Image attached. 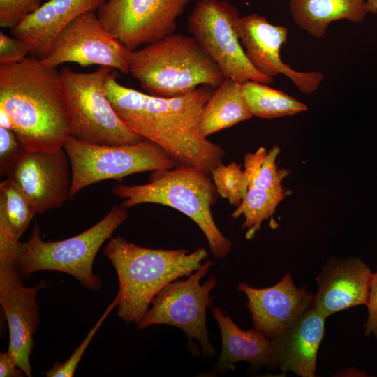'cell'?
Segmentation results:
<instances>
[{"instance_id": "obj_1", "label": "cell", "mask_w": 377, "mask_h": 377, "mask_svg": "<svg viewBox=\"0 0 377 377\" xmlns=\"http://www.w3.org/2000/svg\"><path fill=\"white\" fill-rule=\"evenodd\" d=\"M113 70L105 92L122 121L142 138L158 145L177 164L208 173L222 163L223 148L204 137L200 119L216 89L202 85L188 94L165 98L142 93L117 81Z\"/></svg>"}, {"instance_id": "obj_2", "label": "cell", "mask_w": 377, "mask_h": 377, "mask_svg": "<svg viewBox=\"0 0 377 377\" xmlns=\"http://www.w3.org/2000/svg\"><path fill=\"white\" fill-rule=\"evenodd\" d=\"M0 109L24 149L59 150L71 136L59 71L34 56L0 64Z\"/></svg>"}, {"instance_id": "obj_3", "label": "cell", "mask_w": 377, "mask_h": 377, "mask_svg": "<svg viewBox=\"0 0 377 377\" xmlns=\"http://www.w3.org/2000/svg\"><path fill=\"white\" fill-rule=\"evenodd\" d=\"M103 253L118 276L117 315L126 323L137 325L163 287L197 271L208 255L204 248L190 252L142 247L121 236L112 237Z\"/></svg>"}, {"instance_id": "obj_4", "label": "cell", "mask_w": 377, "mask_h": 377, "mask_svg": "<svg viewBox=\"0 0 377 377\" xmlns=\"http://www.w3.org/2000/svg\"><path fill=\"white\" fill-rule=\"evenodd\" d=\"M112 191L124 199L121 205L126 209L154 203L181 212L201 229L215 258H224L229 253L231 242L219 230L212 214L211 207L219 195L210 173L192 165H179L151 171L147 184H118Z\"/></svg>"}, {"instance_id": "obj_5", "label": "cell", "mask_w": 377, "mask_h": 377, "mask_svg": "<svg viewBox=\"0 0 377 377\" xmlns=\"http://www.w3.org/2000/svg\"><path fill=\"white\" fill-rule=\"evenodd\" d=\"M129 73L149 94L171 98L226 79L193 36L170 34L131 52Z\"/></svg>"}, {"instance_id": "obj_6", "label": "cell", "mask_w": 377, "mask_h": 377, "mask_svg": "<svg viewBox=\"0 0 377 377\" xmlns=\"http://www.w3.org/2000/svg\"><path fill=\"white\" fill-rule=\"evenodd\" d=\"M127 218L126 208L115 205L89 229L54 242H45L40 237V227L36 223L29 239L21 243L18 260L22 276L25 278L38 271L61 272L73 276L89 290H98L102 282L93 272L95 257Z\"/></svg>"}, {"instance_id": "obj_7", "label": "cell", "mask_w": 377, "mask_h": 377, "mask_svg": "<svg viewBox=\"0 0 377 377\" xmlns=\"http://www.w3.org/2000/svg\"><path fill=\"white\" fill-rule=\"evenodd\" d=\"M112 71L98 66L91 73L76 72L67 66L59 71L71 137L89 144L108 145L145 140L122 121L105 94V80Z\"/></svg>"}, {"instance_id": "obj_8", "label": "cell", "mask_w": 377, "mask_h": 377, "mask_svg": "<svg viewBox=\"0 0 377 377\" xmlns=\"http://www.w3.org/2000/svg\"><path fill=\"white\" fill-rule=\"evenodd\" d=\"M64 149L71 170L69 198L103 180L121 181L129 175L177 165L158 145L145 139L134 144L108 145L89 144L70 136Z\"/></svg>"}, {"instance_id": "obj_9", "label": "cell", "mask_w": 377, "mask_h": 377, "mask_svg": "<svg viewBox=\"0 0 377 377\" xmlns=\"http://www.w3.org/2000/svg\"><path fill=\"white\" fill-rule=\"evenodd\" d=\"M213 265V262L207 260L187 279H177L163 287L152 299L151 306L137 325L138 328L160 324L177 327L187 337L193 352L197 345L193 340L196 339L204 355L214 357L215 350L209 339L206 325V310L212 305L210 293L217 279L212 276L200 283Z\"/></svg>"}, {"instance_id": "obj_10", "label": "cell", "mask_w": 377, "mask_h": 377, "mask_svg": "<svg viewBox=\"0 0 377 377\" xmlns=\"http://www.w3.org/2000/svg\"><path fill=\"white\" fill-rule=\"evenodd\" d=\"M21 242L0 234V304L9 328L8 353L28 377L31 376L30 355L33 336L39 323L36 300L45 280L34 287L23 285L19 269Z\"/></svg>"}, {"instance_id": "obj_11", "label": "cell", "mask_w": 377, "mask_h": 377, "mask_svg": "<svg viewBox=\"0 0 377 377\" xmlns=\"http://www.w3.org/2000/svg\"><path fill=\"white\" fill-rule=\"evenodd\" d=\"M239 17L238 9L228 1L199 0L188 19V27L225 78L241 84H271L274 78L258 71L246 55L235 28Z\"/></svg>"}, {"instance_id": "obj_12", "label": "cell", "mask_w": 377, "mask_h": 377, "mask_svg": "<svg viewBox=\"0 0 377 377\" xmlns=\"http://www.w3.org/2000/svg\"><path fill=\"white\" fill-rule=\"evenodd\" d=\"M132 51L101 24L96 11H87L71 22L55 38L41 60L46 66L73 62L81 66H108L128 73Z\"/></svg>"}, {"instance_id": "obj_13", "label": "cell", "mask_w": 377, "mask_h": 377, "mask_svg": "<svg viewBox=\"0 0 377 377\" xmlns=\"http://www.w3.org/2000/svg\"><path fill=\"white\" fill-rule=\"evenodd\" d=\"M191 0H106L96 10L103 26L133 51L172 34Z\"/></svg>"}, {"instance_id": "obj_14", "label": "cell", "mask_w": 377, "mask_h": 377, "mask_svg": "<svg viewBox=\"0 0 377 377\" xmlns=\"http://www.w3.org/2000/svg\"><path fill=\"white\" fill-rule=\"evenodd\" d=\"M23 192L34 212L57 209L69 198L71 170L64 148L23 149L4 174Z\"/></svg>"}, {"instance_id": "obj_15", "label": "cell", "mask_w": 377, "mask_h": 377, "mask_svg": "<svg viewBox=\"0 0 377 377\" xmlns=\"http://www.w3.org/2000/svg\"><path fill=\"white\" fill-rule=\"evenodd\" d=\"M235 31L252 66L263 75L274 78L283 74L302 93L315 91L323 80L320 71L300 72L284 63L280 49L286 42L288 29L274 25L256 13L239 17Z\"/></svg>"}, {"instance_id": "obj_16", "label": "cell", "mask_w": 377, "mask_h": 377, "mask_svg": "<svg viewBox=\"0 0 377 377\" xmlns=\"http://www.w3.org/2000/svg\"><path fill=\"white\" fill-rule=\"evenodd\" d=\"M237 289L247 297L254 328L270 340L311 307L313 297L295 286L290 273L270 287L255 288L240 283Z\"/></svg>"}, {"instance_id": "obj_17", "label": "cell", "mask_w": 377, "mask_h": 377, "mask_svg": "<svg viewBox=\"0 0 377 377\" xmlns=\"http://www.w3.org/2000/svg\"><path fill=\"white\" fill-rule=\"evenodd\" d=\"M373 273L360 258H332L316 277L311 307L326 318L367 302Z\"/></svg>"}, {"instance_id": "obj_18", "label": "cell", "mask_w": 377, "mask_h": 377, "mask_svg": "<svg viewBox=\"0 0 377 377\" xmlns=\"http://www.w3.org/2000/svg\"><path fill=\"white\" fill-rule=\"evenodd\" d=\"M326 317L310 307L271 341L276 367L302 377H313Z\"/></svg>"}, {"instance_id": "obj_19", "label": "cell", "mask_w": 377, "mask_h": 377, "mask_svg": "<svg viewBox=\"0 0 377 377\" xmlns=\"http://www.w3.org/2000/svg\"><path fill=\"white\" fill-rule=\"evenodd\" d=\"M105 1L48 0L10 33L28 43L31 56L42 59L66 26L87 11H96Z\"/></svg>"}, {"instance_id": "obj_20", "label": "cell", "mask_w": 377, "mask_h": 377, "mask_svg": "<svg viewBox=\"0 0 377 377\" xmlns=\"http://www.w3.org/2000/svg\"><path fill=\"white\" fill-rule=\"evenodd\" d=\"M221 336V352L214 367V372L226 374L235 369V364L248 362L256 369L262 367L276 368L272 343L261 332L239 328L219 308L212 309Z\"/></svg>"}, {"instance_id": "obj_21", "label": "cell", "mask_w": 377, "mask_h": 377, "mask_svg": "<svg viewBox=\"0 0 377 377\" xmlns=\"http://www.w3.org/2000/svg\"><path fill=\"white\" fill-rule=\"evenodd\" d=\"M289 9L298 27L317 38L334 21L362 22L369 13L364 0H289Z\"/></svg>"}, {"instance_id": "obj_22", "label": "cell", "mask_w": 377, "mask_h": 377, "mask_svg": "<svg viewBox=\"0 0 377 377\" xmlns=\"http://www.w3.org/2000/svg\"><path fill=\"white\" fill-rule=\"evenodd\" d=\"M252 117L243 93L242 84L226 78L203 108L200 131L207 138Z\"/></svg>"}, {"instance_id": "obj_23", "label": "cell", "mask_w": 377, "mask_h": 377, "mask_svg": "<svg viewBox=\"0 0 377 377\" xmlns=\"http://www.w3.org/2000/svg\"><path fill=\"white\" fill-rule=\"evenodd\" d=\"M242 90L253 116L274 119L308 110L306 104L288 94L255 81L242 84Z\"/></svg>"}, {"instance_id": "obj_24", "label": "cell", "mask_w": 377, "mask_h": 377, "mask_svg": "<svg viewBox=\"0 0 377 377\" xmlns=\"http://www.w3.org/2000/svg\"><path fill=\"white\" fill-rule=\"evenodd\" d=\"M283 188L269 189L249 186L241 204L231 214L234 219L243 216L242 228L246 229V238L252 239L260 230L263 221L274 213L277 206L286 197Z\"/></svg>"}, {"instance_id": "obj_25", "label": "cell", "mask_w": 377, "mask_h": 377, "mask_svg": "<svg viewBox=\"0 0 377 377\" xmlns=\"http://www.w3.org/2000/svg\"><path fill=\"white\" fill-rule=\"evenodd\" d=\"M36 213L23 192L10 179L0 184V230L20 239Z\"/></svg>"}, {"instance_id": "obj_26", "label": "cell", "mask_w": 377, "mask_h": 377, "mask_svg": "<svg viewBox=\"0 0 377 377\" xmlns=\"http://www.w3.org/2000/svg\"><path fill=\"white\" fill-rule=\"evenodd\" d=\"M211 175L219 195L228 199L231 205L239 206L249 187L241 165L235 162L228 165L222 163L212 170Z\"/></svg>"}, {"instance_id": "obj_27", "label": "cell", "mask_w": 377, "mask_h": 377, "mask_svg": "<svg viewBox=\"0 0 377 377\" xmlns=\"http://www.w3.org/2000/svg\"><path fill=\"white\" fill-rule=\"evenodd\" d=\"M119 304L118 297L116 296L114 300L108 306L102 316L96 323L94 327L89 330L85 339L80 345L75 349L71 357L64 362H57L52 368L45 373L47 377H72L75 369L82 357L84 351L88 347L92 338L98 331L107 316L113 309L117 307Z\"/></svg>"}, {"instance_id": "obj_28", "label": "cell", "mask_w": 377, "mask_h": 377, "mask_svg": "<svg viewBox=\"0 0 377 377\" xmlns=\"http://www.w3.org/2000/svg\"><path fill=\"white\" fill-rule=\"evenodd\" d=\"M41 5V0H0L1 27L15 28Z\"/></svg>"}, {"instance_id": "obj_29", "label": "cell", "mask_w": 377, "mask_h": 377, "mask_svg": "<svg viewBox=\"0 0 377 377\" xmlns=\"http://www.w3.org/2000/svg\"><path fill=\"white\" fill-rule=\"evenodd\" d=\"M29 54H31V50L26 41L0 31V64L21 62Z\"/></svg>"}, {"instance_id": "obj_30", "label": "cell", "mask_w": 377, "mask_h": 377, "mask_svg": "<svg viewBox=\"0 0 377 377\" xmlns=\"http://www.w3.org/2000/svg\"><path fill=\"white\" fill-rule=\"evenodd\" d=\"M24 148L20 143L15 133L0 127V174L4 176L5 172L17 158Z\"/></svg>"}, {"instance_id": "obj_31", "label": "cell", "mask_w": 377, "mask_h": 377, "mask_svg": "<svg viewBox=\"0 0 377 377\" xmlns=\"http://www.w3.org/2000/svg\"><path fill=\"white\" fill-rule=\"evenodd\" d=\"M368 317L365 323L364 334L377 338V272L372 274L367 302Z\"/></svg>"}, {"instance_id": "obj_32", "label": "cell", "mask_w": 377, "mask_h": 377, "mask_svg": "<svg viewBox=\"0 0 377 377\" xmlns=\"http://www.w3.org/2000/svg\"><path fill=\"white\" fill-rule=\"evenodd\" d=\"M24 372L19 368L8 352L0 353V376L22 377Z\"/></svg>"}, {"instance_id": "obj_33", "label": "cell", "mask_w": 377, "mask_h": 377, "mask_svg": "<svg viewBox=\"0 0 377 377\" xmlns=\"http://www.w3.org/2000/svg\"><path fill=\"white\" fill-rule=\"evenodd\" d=\"M0 127L13 131V123L5 111L0 109Z\"/></svg>"}, {"instance_id": "obj_34", "label": "cell", "mask_w": 377, "mask_h": 377, "mask_svg": "<svg viewBox=\"0 0 377 377\" xmlns=\"http://www.w3.org/2000/svg\"><path fill=\"white\" fill-rule=\"evenodd\" d=\"M367 8L368 13L377 14V0H364Z\"/></svg>"}]
</instances>
